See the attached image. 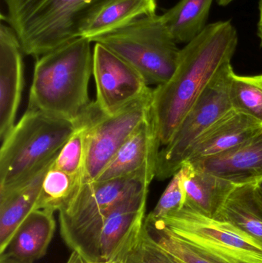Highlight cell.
Here are the masks:
<instances>
[{"mask_svg":"<svg viewBox=\"0 0 262 263\" xmlns=\"http://www.w3.org/2000/svg\"><path fill=\"white\" fill-rule=\"evenodd\" d=\"M262 130V124L232 109L205 132L192 145L186 162L196 163L235 148Z\"/></svg>","mask_w":262,"mask_h":263,"instance_id":"cell-14","label":"cell"},{"mask_svg":"<svg viewBox=\"0 0 262 263\" xmlns=\"http://www.w3.org/2000/svg\"><path fill=\"white\" fill-rule=\"evenodd\" d=\"M114 0H5L2 20L15 31L23 54L40 57L81 37L91 18Z\"/></svg>","mask_w":262,"mask_h":263,"instance_id":"cell-3","label":"cell"},{"mask_svg":"<svg viewBox=\"0 0 262 263\" xmlns=\"http://www.w3.org/2000/svg\"><path fill=\"white\" fill-rule=\"evenodd\" d=\"M92 42L78 37L38 57L29 90V109L78 121L92 102L89 84L93 74Z\"/></svg>","mask_w":262,"mask_h":263,"instance_id":"cell-2","label":"cell"},{"mask_svg":"<svg viewBox=\"0 0 262 263\" xmlns=\"http://www.w3.org/2000/svg\"><path fill=\"white\" fill-rule=\"evenodd\" d=\"M258 9H259V20H258V35L259 37L262 47V0H259Z\"/></svg>","mask_w":262,"mask_h":263,"instance_id":"cell-29","label":"cell"},{"mask_svg":"<svg viewBox=\"0 0 262 263\" xmlns=\"http://www.w3.org/2000/svg\"><path fill=\"white\" fill-rule=\"evenodd\" d=\"M255 189H256L257 193H258V196H259L260 199L262 201V179L259 182L255 183Z\"/></svg>","mask_w":262,"mask_h":263,"instance_id":"cell-30","label":"cell"},{"mask_svg":"<svg viewBox=\"0 0 262 263\" xmlns=\"http://www.w3.org/2000/svg\"><path fill=\"white\" fill-rule=\"evenodd\" d=\"M233 73L231 63L221 68L160 150L155 176L158 180L172 177L187 160L195 141L232 109L229 91Z\"/></svg>","mask_w":262,"mask_h":263,"instance_id":"cell-7","label":"cell"},{"mask_svg":"<svg viewBox=\"0 0 262 263\" xmlns=\"http://www.w3.org/2000/svg\"><path fill=\"white\" fill-rule=\"evenodd\" d=\"M229 96L232 109L262 124V74L249 77L234 72Z\"/></svg>","mask_w":262,"mask_h":263,"instance_id":"cell-25","label":"cell"},{"mask_svg":"<svg viewBox=\"0 0 262 263\" xmlns=\"http://www.w3.org/2000/svg\"><path fill=\"white\" fill-rule=\"evenodd\" d=\"M152 99V93L112 116L103 114L93 102L83 182L98 179L123 144L150 114Z\"/></svg>","mask_w":262,"mask_h":263,"instance_id":"cell-9","label":"cell"},{"mask_svg":"<svg viewBox=\"0 0 262 263\" xmlns=\"http://www.w3.org/2000/svg\"><path fill=\"white\" fill-rule=\"evenodd\" d=\"M148 193L149 188L132 193L82 229L66 245L88 262L123 260L143 230Z\"/></svg>","mask_w":262,"mask_h":263,"instance_id":"cell-6","label":"cell"},{"mask_svg":"<svg viewBox=\"0 0 262 263\" xmlns=\"http://www.w3.org/2000/svg\"><path fill=\"white\" fill-rule=\"evenodd\" d=\"M106 263H125L123 261H112V262H109Z\"/></svg>","mask_w":262,"mask_h":263,"instance_id":"cell-33","label":"cell"},{"mask_svg":"<svg viewBox=\"0 0 262 263\" xmlns=\"http://www.w3.org/2000/svg\"><path fill=\"white\" fill-rule=\"evenodd\" d=\"M23 52L15 31L0 25V138L14 126L24 84Z\"/></svg>","mask_w":262,"mask_h":263,"instance_id":"cell-13","label":"cell"},{"mask_svg":"<svg viewBox=\"0 0 262 263\" xmlns=\"http://www.w3.org/2000/svg\"><path fill=\"white\" fill-rule=\"evenodd\" d=\"M93 102L81 123L57 155L54 166L74 177L83 178L87 152V136Z\"/></svg>","mask_w":262,"mask_h":263,"instance_id":"cell-24","label":"cell"},{"mask_svg":"<svg viewBox=\"0 0 262 263\" xmlns=\"http://www.w3.org/2000/svg\"><path fill=\"white\" fill-rule=\"evenodd\" d=\"M0 263H26L18 262V261L13 260V259H7V258L0 257Z\"/></svg>","mask_w":262,"mask_h":263,"instance_id":"cell-31","label":"cell"},{"mask_svg":"<svg viewBox=\"0 0 262 263\" xmlns=\"http://www.w3.org/2000/svg\"><path fill=\"white\" fill-rule=\"evenodd\" d=\"M238 32L230 20L208 24L180 51L172 78L152 89V111L161 145L172 139L183 118L218 71L231 63Z\"/></svg>","mask_w":262,"mask_h":263,"instance_id":"cell-1","label":"cell"},{"mask_svg":"<svg viewBox=\"0 0 262 263\" xmlns=\"http://www.w3.org/2000/svg\"><path fill=\"white\" fill-rule=\"evenodd\" d=\"M55 159L24 182L0 190V253L22 222L35 210L45 175Z\"/></svg>","mask_w":262,"mask_h":263,"instance_id":"cell-16","label":"cell"},{"mask_svg":"<svg viewBox=\"0 0 262 263\" xmlns=\"http://www.w3.org/2000/svg\"><path fill=\"white\" fill-rule=\"evenodd\" d=\"M213 0H180L162 15L177 43H189L208 26Z\"/></svg>","mask_w":262,"mask_h":263,"instance_id":"cell-22","label":"cell"},{"mask_svg":"<svg viewBox=\"0 0 262 263\" xmlns=\"http://www.w3.org/2000/svg\"><path fill=\"white\" fill-rule=\"evenodd\" d=\"M193 165L235 185L257 183L262 179V130L238 146Z\"/></svg>","mask_w":262,"mask_h":263,"instance_id":"cell-15","label":"cell"},{"mask_svg":"<svg viewBox=\"0 0 262 263\" xmlns=\"http://www.w3.org/2000/svg\"><path fill=\"white\" fill-rule=\"evenodd\" d=\"M156 0H114L86 24L81 37L94 39L123 27L143 15L156 13Z\"/></svg>","mask_w":262,"mask_h":263,"instance_id":"cell-21","label":"cell"},{"mask_svg":"<svg viewBox=\"0 0 262 263\" xmlns=\"http://www.w3.org/2000/svg\"><path fill=\"white\" fill-rule=\"evenodd\" d=\"M151 181L140 177L82 182L58 211L60 233L67 242L78 231L110 211L135 192L149 188Z\"/></svg>","mask_w":262,"mask_h":263,"instance_id":"cell-10","label":"cell"},{"mask_svg":"<svg viewBox=\"0 0 262 263\" xmlns=\"http://www.w3.org/2000/svg\"><path fill=\"white\" fill-rule=\"evenodd\" d=\"M152 111L129 136L96 181L121 178H145L152 182L156 176L161 146Z\"/></svg>","mask_w":262,"mask_h":263,"instance_id":"cell-12","label":"cell"},{"mask_svg":"<svg viewBox=\"0 0 262 263\" xmlns=\"http://www.w3.org/2000/svg\"><path fill=\"white\" fill-rule=\"evenodd\" d=\"M144 227L152 240L179 263H240L178 236L158 219L147 216Z\"/></svg>","mask_w":262,"mask_h":263,"instance_id":"cell-20","label":"cell"},{"mask_svg":"<svg viewBox=\"0 0 262 263\" xmlns=\"http://www.w3.org/2000/svg\"><path fill=\"white\" fill-rule=\"evenodd\" d=\"M135 68L149 86L165 84L176 70L180 51L162 15H143L94 39Z\"/></svg>","mask_w":262,"mask_h":263,"instance_id":"cell-5","label":"cell"},{"mask_svg":"<svg viewBox=\"0 0 262 263\" xmlns=\"http://www.w3.org/2000/svg\"><path fill=\"white\" fill-rule=\"evenodd\" d=\"M186 203V195L182 185L181 175L177 172L162 195L154 210L148 217L160 219L173 212L181 210Z\"/></svg>","mask_w":262,"mask_h":263,"instance_id":"cell-27","label":"cell"},{"mask_svg":"<svg viewBox=\"0 0 262 263\" xmlns=\"http://www.w3.org/2000/svg\"><path fill=\"white\" fill-rule=\"evenodd\" d=\"M186 195L185 205L215 218L236 185L196 165L185 162L178 170Z\"/></svg>","mask_w":262,"mask_h":263,"instance_id":"cell-18","label":"cell"},{"mask_svg":"<svg viewBox=\"0 0 262 263\" xmlns=\"http://www.w3.org/2000/svg\"><path fill=\"white\" fill-rule=\"evenodd\" d=\"M233 1L234 0H218L217 3H218V4L219 5V6H228V5L230 4V3H232Z\"/></svg>","mask_w":262,"mask_h":263,"instance_id":"cell-32","label":"cell"},{"mask_svg":"<svg viewBox=\"0 0 262 263\" xmlns=\"http://www.w3.org/2000/svg\"><path fill=\"white\" fill-rule=\"evenodd\" d=\"M98 109L112 116L152 93L143 76L100 43L93 49V74Z\"/></svg>","mask_w":262,"mask_h":263,"instance_id":"cell-11","label":"cell"},{"mask_svg":"<svg viewBox=\"0 0 262 263\" xmlns=\"http://www.w3.org/2000/svg\"><path fill=\"white\" fill-rule=\"evenodd\" d=\"M67 263H95L90 262L86 261V259H83V256L77 253L76 251H72V254H71L70 257H69V260Z\"/></svg>","mask_w":262,"mask_h":263,"instance_id":"cell-28","label":"cell"},{"mask_svg":"<svg viewBox=\"0 0 262 263\" xmlns=\"http://www.w3.org/2000/svg\"><path fill=\"white\" fill-rule=\"evenodd\" d=\"M158 220L178 236L236 262L262 263L261 246L229 222L186 205Z\"/></svg>","mask_w":262,"mask_h":263,"instance_id":"cell-8","label":"cell"},{"mask_svg":"<svg viewBox=\"0 0 262 263\" xmlns=\"http://www.w3.org/2000/svg\"><path fill=\"white\" fill-rule=\"evenodd\" d=\"M83 181L55 168L53 162L45 175L35 210L59 211Z\"/></svg>","mask_w":262,"mask_h":263,"instance_id":"cell-23","label":"cell"},{"mask_svg":"<svg viewBox=\"0 0 262 263\" xmlns=\"http://www.w3.org/2000/svg\"><path fill=\"white\" fill-rule=\"evenodd\" d=\"M122 261L125 263H179L152 240L144 225L136 242Z\"/></svg>","mask_w":262,"mask_h":263,"instance_id":"cell-26","label":"cell"},{"mask_svg":"<svg viewBox=\"0 0 262 263\" xmlns=\"http://www.w3.org/2000/svg\"><path fill=\"white\" fill-rule=\"evenodd\" d=\"M81 121L28 108L2 141L0 190L24 182L53 161Z\"/></svg>","mask_w":262,"mask_h":263,"instance_id":"cell-4","label":"cell"},{"mask_svg":"<svg viewBox=\"0 0 262 263\" xmlns=\"http://www.w3.org/2000/svg\"><path fill=\"white\" fill-rule=\"evenodd\" d=\"M214 219L229 222L262 247V201L255 184L236 185Z\"/></svg>","mask_w":262,"mask_h":263,"instance_id":"cell-19","label":"cell"},{"mask_svg":"<svg viewBox=\"0 0 262 263\" xmlns=\"http://www.w3.org/2000/svg\"><path fill=\"white\" fill-rule=\"evenodd\" d=\"M53 212L35 210L25 219L0 257L33 263L46 255L55 230Z\"/></svg>","mask_w":262,"mask_h":263,"instance_id":"cell-17","label":"cell"}]
</instances>
